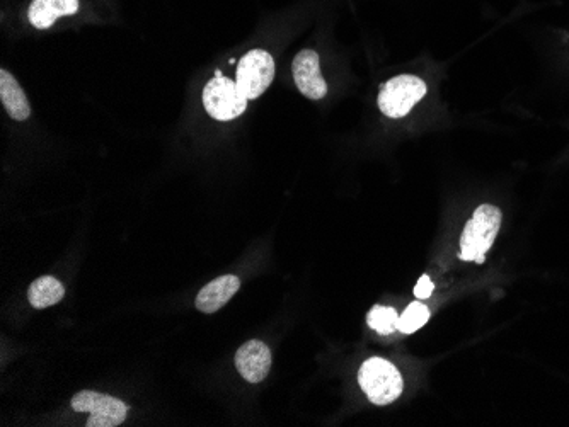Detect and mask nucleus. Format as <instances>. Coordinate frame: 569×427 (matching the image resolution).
Returning a JSON list of instances; mask_svg holds the SVG:
<instances>
[{
  "mask_svg": "<svg viewBox=\"0 0 569 427\" xmlns=\"http://www.w3.org/2000/svg\"><path fill=\"white\" fill-rule=\"evenodd\" d=\"M501 211L493 205H481L474 211L460 239V259L483 264L500 232Z\"/></svg>",
  "mask_w": 569,
  "mask_h": 427,
  "instance_id": "f257e3e1",
  "label": "nucleus"
},
{
  "mask_svg": "<svg viewBox=\"0 0 569 427\" xmlns=\"http://www.w3.org/2000/svg\"><path fill=\"white\" fill-rule=\"evenodd\" d=\"M358 383L368 400L375 405H389L401 397L403 376L384 358H370L358 371Z\"/></svg>",
  "mask_w": 569,
  "mask_h": 427,
  "instance_id": "f03ea898",
  "label": "nucleus"
},
{
  "mask_svg": "<svg viewBox=\"0 0 569 427\" xmlns=\"http://www.w3.org/2000/svg\"><path fill=\"white\" fill-rule=\"evenodd\" d=\"M425 94L426 84L420 77L397 75L382 87L377 103L382 113L397 120L411 113V109L420 103Z\"/></svg>",
  "mask_w": 569,
  "mask_h": 427,
  "instance_id": "7ed1b4c3",
  "label": "nucleus"
},
{
  "mask_svg": "<svg viewBox=\"0 0 569 427\" xmlns=\"http://www.w3.org/2000/svg\"><path fill=\"white\" fill-rule=\"evenodd\" d=\"M248 97L244 96L234 80L224 75L208 82L203 91V106L217 121H232L239 118L248 108Z\"/></svg>",
  "mask_w": 569,
  "mask_h": 427,
  "instance_id": "20e7f679",
  "label": "nucleus"
},
{
  "mask_svg": "<svg viewBox=\"0 0 569 427\" xmlns=\"http://www.w3.org/2000/svg\"><path fill=\"white\" fill-rule=\"evenodd\" d=\"M275 79V60L265 50H251L237 65L236 84L239 91L256 99L271 86Z\"/></svg>",
  "mask_w": 569,
  "mask_h": 427,
  "instance_id": "39448f33",
  "label": "nucleus"
},
{
  "mask_svg": "<svg viewBox=\"0 0 569 427\" xmlns=\"http://www.w3.org/2000/svg\"><path fill=\"white\" fill-rule=\"evenodd\" d=\"M72 409L91 414L86 422L87 427L120 426L121 422L127 419L128 412L127 405L121 400L91 390L75 393L72 397Z\"/></svg>",
  "mask_w": 569,
  "mask_h": 427,
  "instance_id": "423d86ee",
  "label": "nucleus"
},
{
  "mask_svg": "<svg viewBox=\"0 0 569 427\" xmlns=\"http://www.w3.org/2000/svg\"><path fill=\"white\" fill-rule=\"evenodd\" d=\"M292 72L295 84L305 97L317 101L328 94V84L319 69V55L314 50H302L294 58Z\"/></svg>",
  "mask_w": 569,
  "mask_h": 427,
  "instance_id": "0eeeda50",
  "label": "nucleus"
},
{
  "mask_svg": "<svg viewBox=\"0 0 569 427\" xmlns=\"http://www.w3.org/2000/svg\"><path fill=\"white\" fill-rule=\"evenodd\" d=\"M236 368L249 383H261L271 370L270 348L265 342L249 341L236 353Z\"/></svg>",
  "mask_w": 569,
  "mask_h": 427,
  "instance_id": "6e6552de",
  "label": "nucleus"
},
{
  "mask_svg": "<svg viewBox=\"0 0 569 427\" xmlns=\"http://www.w3.org/2000/svg\"><path fill=\"white\" fill-rule=\"evenodd\" d=\"M239 288H241V279L232 276V274L213 279L212 283H208L198 293L195 300L196 308L203 314H215L217 310L227 305V302L236 295Z\"/></svg>",
  "mask_w": 569,
  "mask_h": 427,
  "instance_id": "1a4fd4ad",
  "label": "nucleus"
},
{
  "mask_svg": "<svg viewBox=\"0 0 569 427\" xmlns=\"http://www.w3.org/2000/svg\"><path fill=\"white\" fill-rule=\"evenodd\" d=\"M79 11V0H33L29 6V23L36 29H48L64 16Z\"/></svg>",
  "mask_w": 569,
  "mask_h": 427,
  "instance_id": "9d476101",
  "label": "nucleus"
},
{
  "mask_svg": "<svg viewBox=\"0 0 569 427\" xmlns=\"http://www.w3.org/2000/svg\"><path fill=\"white\" fill-rule=\"evenodd\" d=\"M0 101L12 120L26 121L31 116V106L23 89L7 70H0Z\"/></svg>",
  "mask_w": 569,
  "mask_h": 427,
  "instance_id": "9b49d317",
  "label": "nucleus"
},
{
  "mask_svg": "<svg viewBox=\"0 0 569 427\" xmlns=\"http://www.w3.org/2000/svg\"><path fill=\"white\" fill-rule=\"evenodd\" d=\"M65 297V286L53 276H43L29 286L28 300L35 308L57 305Z\"/></svg>",
  "mask_w": 569,
  "mask_h": 427,
  "instance_id": "f8f14e48",
  "label": "nucleus"
},
{
  "mask_svg": "<svg viewBox=\"0 0 569 427\" xmlns=\"http://www.w3.org/2000/svg\"><path fill=\"white\" fill-rule=\"evenodd\" d=\"M397 322H399V315H397L394 307L375 305L367 315L368 327L379 332L382 336H389L392 332L397 331Z\"/></svg>",
  "mask_w": 569,
  "mask_h": 427,
  "instance_id": "ddd939ff",
  "label": "nucleus"
},
{
  "mask_svg": "<svg viewBox=\"0 0 569 427\" xmlns=\"http://www.w3.org/2000/svg\"><path fill=\"white\" fill-rule=\"evenodd\" d=\"M430 320V310L421 302H413L404 310L403 315H399L397 331L403 334H414L420 331L421 327Z\"/></svg>",
  "mask_w": 569,
  "mask_h": 427,
  "instance_id": "4468645a",
  "label": "nucleus"
},
{
  "mask_svg": "<svg viewBox=\"0 0 569 427\" xmlns=\"http://www.w3.org/2000/svg\"><path fill=\"white\" fill-rule=\"evenodd\" d=\"M433 288L435 286H433L432 279L428 278V276H421L420 281L416 283V288H414V297L426 300V298H430V295H432Z\"/></svg>",
  "mask_w": 569,
  "mask_h": 427,
  "instance_id": "2eb2a0df",
  "label": "nucleus"
}]
</instances>
